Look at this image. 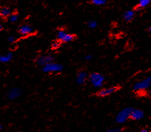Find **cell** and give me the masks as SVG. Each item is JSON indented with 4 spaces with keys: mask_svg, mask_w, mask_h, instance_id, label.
Wrapping results in <instances>:
<instances>
[{
    "mask_svg": "<svg viewBox=\"0 0 151 132\" xmlns=\"http://www.w3.org/2000/svg\"><path fill=\"white\" fill-rule=\"evenodd\" d=\"M88 81L95 88H101L104 84L105 76L101 73L93 72L88 74Z\"/></svg>",
    "mask_w": 151,
    "mask_h": 132,
    "instance_id": "obj_1",
    "label": "cell"
},
{
    "mask_svg": "<svg viewBox=\"0 0 151 132\" xmlns=\"http://www.w3.org/2000/svg\"><path fill=\"white\" fill-rule=\"evenodd\" d=\"M122 88V87L121 85H113V86L100 89V90L97 91L94 95L96 97H98V98H106V97H108L116 92H119Z\"/></svg>",
    "mask_w": 151,
    "mask_h": 132,
    "instance_id": "obj_2",
    "label": "cell"
},
{
    "mask_svg": "<svg viewBox=\"0 0 151 132\" xmlns=\"http://www.w3.org/2000/svg\"><path fill=\"white\" fill-rule=\"evenodd\" d=\"M151 87V76H147L142 80L137 81L132 86L134 92H141L146 91Z\"/></svg>",
    "mask_w": 151,
    "mask_h": 132,
    "instance_id": "obj_3",
    "label": "cell"
},
{
    "mask_svg": "<svg viewBox=\"0 0 151 132\" xmlns=\"http://www.w3.org/2000/svg\"><path fill=\"white\" fill-rule=\"evenodd\" d=\"M64 70V66L57 62H51L42 67V71L46 74H57L62 72Z\"/></svg>",
    "mask_w": 151,
    "mask_h": 132,
    "instance_id": "obj_4",
    "label": "cell"
},
{
    "mask_svg": "<svg viewBox=\"0 0 151 132\" xmlns=\"http://www.w3.org/2000/svg\"><path fill=\"white\" fill-rule=\"evenodd\" d=\"M133 109L132 107H127L122 109L117 113L115 117V122L118 124H123L130 119V113Z\"/></svg>",
    "mask_w": 151,
    "mask_h": 132,
    "instance_id": "obj_5",
    "label": "cell"
},
{
    "mask_svg": "<svg viewBox=\"0 0 151 132\" xmlns=\"http://www.w3.org/2000/svg\"><path fill=\"white\" fill-rule=\"evenodd\" d=\"M76 38L77 35L74 34L68 33L64 30L60 29L57 32V40H58L62 44L72 42L76 39Z\"/></svg>",
    "mask_w": 151,
    "mask_h": 132,
    "instance_id": "obj_6",
    "label": "cell"
},
{
    "mask_svg": "<svg viewBox=\"0 0 151 132\" xmlns=\"http://www.w3.org/2000/svg\"><path fill=\"white\" fill-rule=\"evenodd\" d=\"M36 64L39 66H44L50 63L55 61V57L52 54H40L37 56L35 60Z\"/></svg>",
    "mask_w": 151,
    "mask_h": 132,
    "instance_id": "obj_7",
    "label": "cell"
},
{
    "mask_svg": "<svg viewBox=\"0 0 151 132\" xmlns=\"http://www.w3.org/2000/svg\"><path fill=\"white\" fill-rule=\"evenodd\" d=\"M76 83L79 85H85L88 81V74L86 71L81 70L77 73L76 75Z\"/></svg>",
    "mask_w": 151,
    "mask_h": 132,
    "instance_id": "obj_8",
    "label": "cell"
},
{
    "mask_svg": "<svg viewBox=\"0 0 151 132\" xmlns=\"http://www.w3.org/2000/svg\"><path fill=\"white\" fill-rule=\"evenodd\" d=\"M22 94V91L19 87H13L8 91L6 97L9 100H15L21 96Z\"/></svg>",
    "mask_w": 151,
    "mask_h": 132,
    "instance_id": "obj_9",
    "label": "cell"
},
{
    "mask_svg": "<svg viewBox=\"0 0 151 132\" xmlns=\"http://www.w3.org/2000/svg\"><path fill=\"white\" fill-rule=\"evenodd\" d=\"M145 113L144 111L141 109L133 108L130 113V119L134 121H138L142 120L144 117Z\"/></svg>",
    "mask_w": 151,
    "mask_h": 132,
    "instance_id": "obj_10",
    "label": "cell"
},
{
    "mask_svg": "<svg viewBox=\"0 0 151 132\" xmlns=\"http://www.w3.org/2000/svg\"><path fill=\"white\" fill-rule=\"evenodd\" d=\"M18 32L20 35L23 36H28L32 35L34 32L33 28L30 25H22L18 29Z\"/></svg>",
    "mask_w": 151,
    "mask_h": 132,
    "instance_id": "obj_11",
    "label": "cell"
},
{
    "mask_svg": "<svg viewBox=\"0 0 151 132\" xmlns=\"http://www.w3.org/2000/svg\"><path fill=\"white\" fill-rule=\"evenodd\" d=\"M13 58V52H9L5 54L0 55V64H7L11 61Z\"/></svg>",
    "mask_w": 151,
    "mask_h": 132,
    "instance_id": "obj_12",
    "label": "cell"
},
{
    "mask_svg": "<svg viewBox=\"0 0 151 132\" xmlns=\"http://www.w3.org/2000/svg\"><path fill=\"white\" fill-rule=\"evenodd\" d=\"M134 11L133 10H129L126 11L123 15V19L126 22H130L133 20L134 17Z\"/></svg>",
    "mask_w": 151,
    "mask_h": 132,
    "instance_id": "obj_13",
    "label": "cell"
},
{
    "mask_svg": "<svg viewBox=\"0 0 151 132\" xmlns=\"http://www.w3.org/2000/svg\"><path fill=\"white\" fill-rule=\"evenodd\" d=\"M11 15V10L9 7H3L0 9V17L3 18H9Z\"/></svg>",
    "mask_w": 151,
    "mask_h": 132,
    "instance_id": "obj_14",
    "label": "cell"
},
{
    "mask_svg": "<svg viewBox=\"0 0 151 132\" xmlns=\"http://www.w3.org/2000/svg\"><path fill=\"white\" fill-rule=\"evenodd\" d=\"M151 3V0H139L138 4L137 5V9L140 10L148 6Z\"/></svg>",
    "mask_w": 151,
    "mask_h": 132,
    "instance_id": "obj_15",
    "label": "cell"
},
{
    "mask_svg": "<svg viewBox=\"0 0 151 132\" xmlns=\"http://www.w3.org/2000/svg\"><path fill=\"white\" fill-rule=\"evenodd\" d=\"M62 43H61L60 41H59L58 40H56L55 41H53L51 44V49L53 50H58L59 48H60L61 46H62Z\"/></svg>",
    "mask_w": 151,
    "mask_h": 132,
    "instance_id": "obj_16",
    "label": "cell"
},
{
    "mask_svg": "<svg viewBox=\"0 0 151 132\" xmlns=\"http://www.w3.org/2000/svg\"><path fill=\"white\" fill-rule=\"evenodd\" d=\"M8 19L10 22L14 23V22L17 21L19 19V15L17 13H11V15L9 16Z\"/></svg>",
    "mask_w": 151,
    "mask_h": 132,
    "instance_id": "obj_17",
    "label": "cell"
},
{
    "mask_svg": "<svg viewBox=\"0 0 151 132\" xmlns=\"http://www.w3.org/2000/svg\"><path fill=\"white\" fill-rule=\"evenodd\" d=\"M91 2L95 6H102L106 4L107 0H91Z\"/></svg>",
    "mask_w": 151,
    "mask_h": 132,
    "instance_id": "obj_18",
    "label": "cell"
},
{
    "mask_svg": "<svg viewBox=\"0 0 151 132\" xmlns=\"http://www.w3.org/2000/svg\"><path fill=\"white\" fill-rule=\"evenodd\" d=\"M124 129V127H113L107 129L105 132H123Z\"/></svg>",
    "mask_w": 151,
    "mask_h": 132,
    "instance_id": "obj_19",
    "label": "cell"
},
{
    "mask_svg": "<svg viewBox=\"0 0 151 132\" xmlns=\"http://www.w3.org/2000/svg\"><path fill=\"white\" fill-rule=\"evenodd\" d=\"M87 26L88 27L91 28V29H94V28H97V22L95 21V20H90V21H88Z\"/></svg>",
    "mask_w": 151,
    "mask_h": 132,
    "instance_id": "obj_20",
    "label": "cell"
},
{
    "mask_svg": "<svg viewBox=\"0 0 151 132\" xmlns=\"http://www.w3.org/2000/svg\"><path fill=\"white\" fill-rule=\"evenodd\" d=\"M7 40H8V41L10 43V44H14V43H15L16 41H17V39H16L15 36H9V37L7 38Z\"/></svg>",
    "mask_w": 151,
    "mask_h": 132,
    "instance_id": "obj_21",
    "label": "cell"
},
{
    "mask_svg": "<svg viewBox=\"0 0 151 132\" xmlns=\"http://www.w3.org/2000/svg\"><path fill=\"white\" fill-rule=\"evenodd\" d=\"M93 59V56L92 55V54H87V55H86L84 57H83V59H84L85 61H91Z\"/></svg>",
    "mask_w": 151,
    "mask_h": 132,
    "instance_id": "obj_22",
    "label": "cell"
},
{
    "mask_svg": "<svg viewBox=\"0 0 151 132\" xmlns=\"http://www.w3.org/2000/svg\"><path fill=\"white\" fill-rule=\"evenodd\" d=\"M140 132H149V130L146 128H143V129H141Z\"/></svg>",
    "mask_w": 151,
    "mask_h": 132,
    "instance_id": "obj_23",
    "label": "cell"
},
{
    "mask_svg": "<svg viewBox=\"0 0 151 132\" xmlns=\"http://www.w3.org/2000/svg\"><path fill=\"white\" fill-rule=\"evenodd\" d=\"M2 30H3V26L1 23V17H0V32H1Z\"/></svg>",
    "mask_w": 151,
    "mask_h": 132,
    "instance_id": "obj_24",
    "label": "cell"
},
{
    "mask_svg": "<svg viewBox=\"0 0 151 132\" xmlns=\"http://www.w3.org/2000/svg\"><path fill=\"white\" fill-rule=\"evenodd\" d=\"M2 131V126H1V125H0V131Z\"/></svg>",
    "mask_w": 151,
    "mask_h": 132,
    "instance_id": "obj_25",
    "label": "cell"
},
{
    "mask_svg": "<svg viewBox=\"0 0 151 132\" xmlns=\"http://www.w3.org/2000/svg\"><path fill=\"white\" fill-rule=\"evenodd\" d=\"M148 30H149V32H151V26H150V28H149V29H148Z\"/></svg>",
    "mask_w": 151,
    "mask_h": 132,
    "instance_id": "obj_26",
    "label": "cell"
},
{
    "mask_svg": "<svg viewBox=\"0 0 151 132\" xmlns=\"http://www.w3.org/2000/svg\"><path fill=\"white\" fill-rule=\"evenodd\" d=\"M149 132H151V129H150V130H149Z\"/></svg>",
    "mask_w": 151,
    "mask_h": 132,
    "instance_id": "obj_27",
    "label": "cell"
},
{
    "mask_svg": "<svg viewBox=\"0 0 151 132\" xmlns=\"http://www.w3.org/2000/svg\"><path fill=\"white\" fill-rule=\"evenodd\" d=\"M149 93H150V96H151V92H150Z\"/></svg>",
    "mask_w": 151,
    "mask_h": 132,
    "instance_id": "obj_28",
    "label": "cell"
},
{
    "mask_svg": "<svg viewBox=\"0 0 151 132\" xmlns=\"http://www.w3.org/2000/svg\"><path fill=\"white\" fill-rule=\"evenodd\" d=\"M0 132H2V131H0Z\"/></svg>",
    "mask_w": 151,
    "mask_h": 132,
    "instance_id": "obj_29",
    "label": "cell"
},
{
    "mask_svg": "<svg viewBox=\"0 0 151 132\" xmlns=\"http://www.w3.org/2000/svg\"><path fill=\"white\" fill-rule=\"evenodd\" d=\"M18 132H19V131H18Z\"/></svg>",
    "mask_w": 151,
    "mask_h": 132,
    "instance_id": "obj_30",
    "label": "cell"
}]
</instances>
